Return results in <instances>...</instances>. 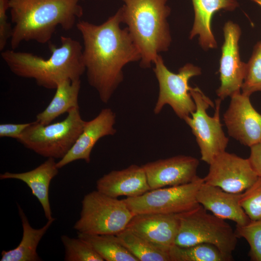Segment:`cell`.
I'll return each mask as SVG.
<instances>
[{"instance_id":"cell-7","label":"cell","mask_w":261,"mask_h":261,"mask_svg":"<svg viewBox=\"0 0 261 261\" xmlns=\"http://www.w3.org/2000/svg\"><path fill=\"white\" fill-rule=\"evenodd\" d=\"M134 215L123 200L94 190L84 197L80 217L73 228L84 233L116 234L126 228Z\"/></svg>"},{"instance_id":"cell-18","label":"cell","mask_w":261,"mask_h":261,"mask_svg":"<svg viewBox=\"0 0 261 261\" xmlns=\"http://www.w3.org/2000/svg\"><path fill=\"white\" fill-rule=\"evenodd\" d=\"M241 193L227 192L203 182L197 193L198 203L217 217L243 226L251 220L240 204Z\"/></svg>"},{"instance_id":"cell-17","label":"cell","mask_w":261,"mask_h":261,"mask_svg":"<svg viewBox=\"0 0 261 261\" xmlns=\"http://www.w3.org/2000/svg\"><path fill=\"white\" fill-rule=\"evenodd\" d=\"M96 188L102 193L116 198L120 196L137 197L151 190L142 165L136 164L104 174L97 181Z\"/></svg>"},{"instance_id":"cell-12","label":"cell","mask_w":261,"mask_h":261,"mask_svg":"<svg viewBox=\"0 0 261 261\" xmlns=\"http://www.w3.org/2000/svg\"><path fill=\"white\" fill-rule=\"evenodd\" d=\"M207 174L203 178L207 184L227 192L241 193L252 186L258 178L249 160L224 151L209 164Z\"/></svg>"},{"instance_id":"cell-31","label":"cell","mask_w":261,"mask_h":261,"mask_svg":"<svg viewBox=\"0 0 261 261\" xmlns=\"http://www.w3.org/2000/svg\"><path fill=\"white\" fill-rule=\"evenodd\" d=\"M30 124L26 123H1L0 124V137L18 139L25 130Z\"/></svg>"},{"instance_id":"cell-14","label":"cell","mask_w":261,"mask_h":261,"mask_svg":"<svg viewBox=\"0 0 261 261\" xmlns=\"http://www.w3.org/2000/svg\"><path fill=\"white\" fill-rule=\"evenodd\" d=\"M198 160L185 155L160 159L143 165L152 189L190 183L198 176Z\"/></svg>"},{"instance_id":"cell-26","label":"cell","mask_w":261,"mask_h":261,"mask_svg":"<svg viewBox=\"0 0 261 261\" xmlns=\"http://www.w3.org/2000/svg\"><path fill=\"white\" fill-rule=\"evenodd\" d=\"M65 248L66 261H104L93 247L85 240L63 235L60 237Z\"/></svg>"},{"instance_id":"cell-33","label":"cell","mask_w":261,"mask_h":261,"mask_svg":"<svg viewBox=\"0 0 261 261\" xmlns=\"http://www.w3.org/2000/svg\"><path fill=\"white\" fill-rule=\"evenodd\" d=\"M252 1L256 3L261 7V0H251Z\"/></svg>"},{"instance_id":"cell-3","label":"cell","mask_w":261,"mask_h":261,"mask_svg":"<svg viewBox=\"0 0 261 261\" xmlns=\"http://www.w3.org/2000/svg\"><path fill=\"white\" fill-rule=\"evenodd\" d=\"M82 49L78 41L61 36L60 45L51 46V54L48 58L12 49L1 51L0 55L15 75L33 79L38 86L45 88L56 89L65 80L80 79L85 72Z\"/></svg>"},{"instance_id":"cell-9","label":"cell","mask_w":261,"mask_h":261,"mask_svg":"<svg viewBox=\"0 0 261 261\" xmlns=\"http://www.w3.org/2000/svg\"><path fill=\"white\" fill-rule=\"evenodd\" d=\"M190 93L196 105V110L184 119L190 128L199 145L201 160L208 164L218 155L225 151L229 139L226 136L220 120V108L222 100L216 101L213 116L206 110L214 103L197 87H192Z\"/></svg>"},{"instance_id":"cell-29","label":"cell","mask_w":261,"mask_h":261,"mask_svg":"<svg viewBox=\"0 0 261 261\" xmlns=\"http://www.w3.org/2000/svg\"><path fill=\"white\" fill-rule=\"evenodd\" d=\"M240 204L251 220L261 219V177L241 193Z\"/></svg>"},{"instance_id":"cell-27","label":"cell","mask_w":261,"mask_h":261,"mask_svg":"<svg viewBox=\"0 0 261 261\" xmlns=\"http://www.w3.org/2000/svg\"><path fill=\"white\" fill-rule=\"evenodd\" d=\"M242 93L248 96L261 91V40L254 45L250 58L246 63V74L241 87Z\"/></svg>"},{"instance_id":"cell-4","label":"cell","mask_w":261,"mask_h":261,"mask_svg":"<svg viewBox=\"0 0 261 261\" xmlns=\"http://www.w3.org/2000/svg\"><path fill=\"white\" fill-rule=\"evenodd\" d=\"M122 22L138 46L141 68H150L161 52L168 50L172 36L168 21V0H122Z\"/></svg>"},{"instance_id":"cell-1","label":"cell","mask_w":261,"mask_h":261,"mask_svg":"<svg viewBox=\"0 0 261 261\" xmlns=\"http://www.w3.org/2000/svg\"><path fill=\"white\" fill-rule=\"evenodd\" d=\"M120 8L100 25L85 20L76 23L83 40L82 57L88 84L107 103L123 81V69L140 61V50L128 28L122 29Z\"/></svg>"},{"instance_id":"cell-25","label":"cell","mask_w":261,"mask_h":261,"mask_svg":"<svg viewBox=\"0 0 261 261\" xmlns=\"http://www.w3.org/2000/svg\"><path fill=\"white\" fill-rule=\"evenodd\" d=\"M171 261H230L232 256L223 253L216 246L207 243L182 247L175 245L169 249Z\"/></svg>"},{"instance_id":"cell-19","label":"cell","mask_w":261,"mask_h":261,"mask_svg":"<svg viewBox=\"0 0 261 261\" xmlns=\"http://www.w3.org/2000/svg\"><path fill=\"white\" fill-rule=\"evenodd\" d=\"M194 18L189 38L198 36L199 44L204 50L216 49L218 43L211 22L214 14L220 10L233 11L238 6L237 0H191Z\"/></svg>"},{"instance_id":"cell-24","label":"cell","mask_w":261,"mask_h":261,"mask_svg":"<svg viewBox=\"0 0 261 261\" xmlns=\"http://www.w3.org/2000/svg\"><path fill=\"white\" fill-rule=\"evenodd\" d=\"M106 261H139L119 241L116 234H92L77 232Z\"/></svg>"},{"instance_id":"cell-23","label":"cell","mask_w":261,"mask_h":261,"mask_svg":"<svg viewBox=\"0 0 261 261\" xmlns=\"http://www.w3.org/2000/svg\"><path fill=\"white\" fill-rule=\"evenodd\" d=\"M116 235L139 261H171L169 249L148 241L127 228Z\"/></svg>"},{"instance_id":"cell-6","label":"cell","mask_w":261,"mask_h":261,"mask_svg":"<svg viewBox=\"0 0 261 261\" xmlns=\"http://www.w3.org/2000/svg\"><path fill=\"white\" fill-rule=\"evenodd\" d=\"M179 227L174 244L186 247L202 243L213 245L232 256L237 237L225 219L207 212L202 205L178 214Z\"/></svg>"},{"instance_id":"cell-13","label":"cell","mask_w":261,"mask_h":261,"mask_svg":"<svg viewBox=\"0 0 261 261\" xmlns=\"http://www.w3.org/2000/svg\"><path fill=\"white\" fill-rule=\"evenodd\" d=\"M249 97L241 92L232 96L223 120L229 135L250 147L261 144V115L254 109Z\"/></svg>"},{"instance_id":"cell-20","label":"cell","mask_w":261,"mask_h":261,"mask_svg":"<svg viewBox=\"0 0 261 261\" xmlns=\"http://www.w3.org/2000/svg\"><path fill=\"white\" fill-rule=\"evenodd\" d=\"M58 169L55 159L49 158L33 170L19 173L6 172L0 174V179H15L25 183L41 203L46 218L49 220L53 218L49 199V186Z\"/></svg>"},{"instance_id":"cell-28","label":"cell","mask_w":261,"mask_h":261,"mask_svg":"<svg viewBox=\"0 0 261 261\" xmlns=\"http://www.w3.org/2000/svg\"><path fill=\"white\" fill-rule=\"evenodd\" d=\"M235 232L238 238H244L248 242L250 259L261 261V219L250 220L243 226L236 225Z\"/></svg>"},{"instance_id":"cell-15","label":"cell","mask_w":261,"mask_h":261,"mask_svg":"<svg viewBox=\"0 0 261 261\" xmlns=\"http://www.w3.org/2000/svg\"><path fill=\"white\" fill-rule=\"evenodd\" d=\"M116 121L115 112L111 108H105L93 119L86 121L82 132L72 148L65 157L57 162L58 168H61L79 160L89 163L91 153L96 143L103 137L116 133Z\"/></svg>"},{"instance_id":"cell-5","label":"cell","mask_w":261,"mask_h":261,"mask_svg":"<svg viewBox=\"0 0 261 261\" xmlns=\"http://www.w3.org/2000/svg\"><path fill=\"white\" fill-rule=\"evenodd\" d=\"M67 113L64 120L54 123L30 122L16 140L40 156L61 160L74 144L86 122L81 117L79 107Z\"/></svg>"},{"instance_id":"cell-8","label":"cell","mask_w":261,"mask_h":261,"mask_svg":"<svg viewBox=\"0 0 261 261\" xmlns=\"http://www.w3.org/2000/svg\"><path fill=\"white\" fill-rule=\"evenodd\" d=\"M153 64V71L159 86L154 113L159 114L164 106L168 104L180 118L184 120L196 110L195 103L190 93L189 81L191 78L201 74V68L188 63L175 73L168 69L160 55Z\"/></svg>"},{"instance_id":"cell-21","label":"cell","mask_w":261,"mask_h":261,"mask_svg":"<svg viewBox=\"0 0 261 261\" xmlns=\"http://www.w3.org/2000/svg\"><path fill=\"white\" fill-rule=\"evenodd\" d=\"M18 214L23 228L22 238L15 248L1 252L0 261H42L37 252L38 244L48 230L55 218L48 220L40 229L32 228L21 207L17 204Z\"/></svg>"},{"instance_id":"cell-16","label":"cell","mask_w":261,"mask_h":261,"mask_svg":"<svg viewBox=\"0 0 261 261\" xmlns=\"http://www.w3.org/2000/svg\"><path fill=\"white\" fill-rule=\"evenodd\" d=\"M179 227L178 214H135L126 228L168 249L174 245Z\"/></svg>"},{"instance_id":"cell-22","label":"cell","mask_w":261,"mask_h":261,"mask_svg":"<svg viewBox=\"0 0 261 261\" xmlns=\"http://www.w3.org/2000/svg\"><path fill=\"white\" fill-rule=\"evenodd\" d=\"M80 88V79L67 80L60 83L47 106L36 115L35 121L47 125L71 109L79 107L78 99Z\"/></svg>"},{"instance_id":"cell-2","label":"cell","mask_w":261,"mask_h":261,"mask_svg":"<svg viewBox=\"0 0 261 261\" xmlns=\"http://www.w3.org/2000/svg\"><path fill=\"white\" fill-rule=\"evenodd\" d=\"M12 22L11 49L24 42L44 44L58 27L71 29L83 14V0H8Z\"/></svg>"},{"instance_id":"cell-10","label":"cell","mask_w":261,"mask_h":261,"mask_svg":"<svg viewBox=\"0 0 261 261\" xmlns=\"http://www.w3.org/2000/svg\"><path fill=\"white\" fill-rule=\"evenodd\" d=\"M203 182V178L198 176L194 181L186 184L152 189L142 195L127 197L123 200L135 215L179 214L191 210L200 205L197 193Z\"/></svg>"},{"instance_id":"cell-11","label":"cell","mask_w":261,"mask_h":261,"mask_svg":"<svg viewBox=\"0 0 261 261\" xmlns=\"http://www.w3.org/2000/svg\"><path fill=\"white\" fill-rule=\"evenodd\" d=\"M223 31L224 41L219 68L220 85L216 90L221 100L240 93L246 68V63L241 60L240 55V26L232 21H228L224 25Z\"/></svg>"},{"instance_id":"cell-32","label":"cell","mask_w":261,"mask_h":261,"mask_svg":"<svg viewBox=\"0 0 261 261\" xmlns=\"http://www.w3.org/2000/svg\"><path fill=\"white\" fill-rule=\"evenodd\" d=\"M248 159L255 172L259 177H261V144L250 147Z\"/></svg>"},{"instance_id":"cell-30","label":"cell","mask_w":261,"mask_h":261,"mask_svg":"<svg viewBox=\"0 0 261 261\" xmlns=\"http://www.w3.org/2000/svg\"><path fill=\"white\" fill-rule=\"evenodd\" d=\"M8 0H0V51H3L8 40L11 39L13 28L8 21Z\"/></svg>"}]
</instances>
